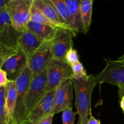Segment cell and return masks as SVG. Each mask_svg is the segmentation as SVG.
I'll return each instance as SVG.
<instances>
[{"mask_svg": "<svg viewBox=\"0 0 124 124\" xmlns=\"http://www.w3.org/2000/svg\"><path fill=\"white\" fill-rule=\"evenodd\" d=\"M73 90L72 79H65L56 89L53 99L54 115L71 106L73 99Z\"/></svg>", "mask_w": 124, "mask_h": 124, "instance_id": "9c48e42d", "label": "cell"}, {"mask_svg": "<svg viewBox=\"0 0 124 124\" xmlns=\"http://www.w3.org/2000/svg\"><path fill=\"white\" fill-rule=\"evenodd\" d=\"M32 4L39 10L56 27H64L52 0H33Z\"/></svg>", "mask_w": 124, "mask_h": 124, "instance_id": "5bb4252c", "label": "cell"}, {"mask_svg": "<svg viewBox=\"0 0 124 124\" xmlns=\"http://www.w3.org/2000/svg\"><path fill=\"white\" fill-rule=\"evenodd\" d=\"M31 79L32 74L27 66L15 80L17 92L16 105L14 115V122L15 124H18L28 119L24 105V99Z\"/></svg>", "mask_w": 124, "mask_h": 124, "instance_id": "3957f363", "label": "cell"}, {"mask_svg": "<svg viewBox=\"0 0 124 124\" xmlns=\"http://www.w3.org/2000/svg\"><path fill=\"white\" fill-rule=\"evenodd\" d=\"M88 117H79L77 124H87L88 121Z\"/></svg>", "mask_w": 124, "mask_h": 124, "instance_id": "f546056e", "label": "cell"}, {"mask_svg": "<svg viewBox=\"0 0 124 124\" xmlns=\"http://www.w3.org/2000/svg\"><path fill=\"white\" fill-rule=\"evenodd\" d=\"M58 12L60 20L65 29L73 33L75 36L78 33L74 27L72 18L69 10L65 2V0H52Z\"/></svg>", "mask_w": 124, "mask_h": 124, "instance_id": "9a60e30c", "label": "cell"}, {"mask_svg": "<svg viewBox=\"0 0 124 124\" xmlns=\"http://www.w3.org/2000/svg\"><path fill=\"white\" fill-rule=\"evenodd\" d=\"M27 66V58L25 54L19 52L6 60L0 69H2L7 73L9 81H15Z\"/></svg>", "mask_w": 124, "mask_h": 124, "instance_id": "4fadbf2b", "label": "cell"}, {"mask_svg": "<svg viewBox=\"0 0 124 124\" xmlns=\"http://www.w3.org/2000/svg\"><path fill=\"white\" fill-rule=\"evenodd\" d=\"M120 106L124 113V96L120 98Z\"/></svg>", "mask_w": 124, "mask_h": 124, "instance_id": "1f68e13d", "label": "cell"}, {"mask_svg": "<svg viewBox=\"0 0 124 124\" xmlns=\"http://www.w3.org/2000/svg\"><path fill=\"white\" fill-rule=\"evenodd\" d=\"M118 87V92H119V96L120 98H122L124 96V85H118L117 86Z\"/></svg>", "mask_w": 124, "mask_h": 124, "instance_id": "f1b7e54d", "label": "cell"}, {"mask_svg": "<svg viewBox=\"0 0 124 124\" xmlns=\"http://www.w3.org/2000/svg\"><path fill=\"white\" fill-rule=\"evenodd\" d=\"M72 69V79H80L87 76V73L83 65L80 61L71 65Z\"/></svg>", "mask_w": 124, "mask_h": 124, "instance_id": "603a6c76", "label": "cell"}, {"mask_svg": "<svg viewBox=\"0 0 124 124\" xmlns=\"http://www.w3.org/2000/svg\"><path fill=\"white\" fill-rule=\"evenodd\" d=\"M76 114L77 113L74 112L71 106L65 108L62 111V124H75Z\"/></svg>", "mask_w": 124, "mask_h": 124, "instance_id": "cb8c5ba5", "label": "cell"}, {"mask_svg": "<svg viewBox=\"0 0 124 124\" xmlns=\"http://www.w3.org/2000/svg\"><path fill=\"white\" fill-rule=\"evenodd\" d=\"M55 90L47 92L42 100L29 114L28 119L33 124H38L45 117L53 113V99Z\"/></svg>", "mask_w": 124, "mask_h": 124, "instance_id": "7c38bea8", "label": "cell"}, {"mask_svg": "<svg viewBox=\"0 0 124 124\" xmlns=\"http://www.w3.org/2000/svg\"><path fill=\"white\" fill-rule=\"evenodd\" d=\"M87 124H101L100 120L96 119L95 117L92 115V113H91L90 114L89 118H88V122H87Z\"/></svg>", "mask_w": 124, "mask_h": 124, "instance_id": "83f0119b", "label": "cell"}, {"mask_svg": "<svg viewBox=\"0 0 124 124\" xmlns=\"http://www.w3.org/2000/svg\"><path fill=\"white\" fill-rule=\"evenodd\" d=\"M18 124H33L31 121H30L27 119L24 120V121H23V122H20V123H19Z\"/></svg>", "mask_w": 124, "mask_h": 124, "instance_id": "d6a6232c", "label": "cell"}, {"mask_svg": "<svg viewBox=\"0 0 124 124\" xmlns=\"http://www.w3.org/2000/svg\"><path fill=\"white\" fill-rule=\"evenodd\" d=\"M47 84V69L36 76H32L24 99V105L27 117L31 110L44 97Z\"/></svg>", "mask_w": 124, "mask_h": 124, "instance_id": "277c9868", "label": "cell"}, {"mask_svg": "<svg viewBox=\"0 0 124 124\" xmlns=\"http://www.w3.org/2000/svg\"><path fill=\"white\" fill-rule=\"evenodd\" d=\"M19 52L16 47H8L0 44V68L6 60Z\"/></svg>", "mask_w": 124, "mask_h": 124, "instance_id": "7402d4cb", "label": "cell"}, {"mask_svg": "<svg viewBox=\"0 0 124 124\" xmlns=\"http://www.w3.org/2000/svg\"><path fill=\"white\" fill-rule=\"evenodd\" d=\"M8 81L7 73L2 69H0V87H6Z\"/></svg>", "mask_w": 124, "mask_h": 124, "instance_id": "484cf974", "label": "cell"}, {"mask_svg": "<svg viewBox=\"0 0 124 124\" xmlns=\"http://www.w3.org/2000/svg\"><path fill=\"white\" fill-rule=\"evenodd\" d=\"M30 21L50 25V26L56 27L33 4L31 5V8H30Z\"/></svg>", "mask_w": 124, "mask_h": 124, "instance_id": "44dd1931", "label": "cell"}, {"mask_svg": "<svg viewBox=\"0 0 124 124\" xmlns=\"http://www.w3.org/2000/svg\"><path fill=\"white\" fill-rule=\"evenodd\" d=\"M52 45V41H45L29 30L21 33L17 41L18 51L25 54L27 58L38 51Z\"/></svg>", "mask_w": 124, "mask_h": 124, "instance_id": "ba28073f", "label": "cell"}, {"mask_svg": "<svg viewBox=\"0 0 124 124\" xmlns=\"http://www.w3.org/2000/svg\"><path fill=\"white\" fill-rule=\"evenodd\" d=\"M20 34L13 27L12 17L6 8L0 10V44L16 47Z\"/></svg>", "mask_w": 124, "mask_h": 124, "instance_id": "30bf717a", "label": "cell"}, {"mask_svg": "<svg viewBox=\"0 0 124 124\" xmlns=\"http://www.w3.org/2000/svg\"><path fill=\"white\" fill-rule=\"evenodd\" d=\"M75 94V107L80 117H88L92 113V93L96 84L95 76L87 75L80 79H72Z\"/></svg>", "mask_w": 124, "mask_h": 124, "instance_id": "6da1fadb", "label": "cell"}, {"mask_svg": "<svg viewBox=\"0 0 124 124\" xmlns=\"http://www.w3.org/2000/svg\"><path fill=\"white\" fill-rule=\"evenodd\" d=\"M47 93L55 90L65 79H72L71 67L65 61L53 59L47 65Z\"/></svg>", "mask_w": 124, "mask_h": 124, "instance_id": "5b68a950", "label": "cell"}, {"mask_svg": "<svg viewBox=\"0 0 124 124\" xmlns=\"http://www.w3.org/2000/svg\"><path fill=\"white\" fill-rule=\"evenodd\" d=\"M65 2L71 14L76 32L85 34L81 12V0H65Z\"/></svg>", "mask_w": 124, "mask_h": 124, "instance_id": "e0dca14e", "label": "cell"}, {"mask_svg": "<svg viewBox=\"0 0 124 124\" xmlns=\"http://www.w3.org/2000/svg\"><path fill=\"white\" fill-rule=\"evenodd\" d=\"M33 0H9L6 9L12 17L13 27L19 32L27 30L30 21V8Z\"/></svg>", "mask_w": 124, "mask_h": 124, "instance_id": "7a4b0ae2", "label": "cell"}, {"mask_svg": "<svg viewBox=\"0 0 124 124\" xmlns=\"http://www.w3.org/2000/svg\"><path fill=\"white\" fill-rule=\"evenodd\" d=\"M52 46L38 51L27 58V67L32 76H36L47 69V65L53 59Z\"/></svg>", "mask_w": 124, "mask_h": 124, "instance_id": "8fae6325", "label": "cell"}, {"mask_svg": "<svg viewBox=\"0 0 124 124\" xmlns=\"http://www.w3.org/2000/svg\"><path fill=\"white\" fill-rule=\"evenodd\" d=\"M56 27L30 21L28 24V30L32 32L39 38L45 41H52L55 35Z\"/></svg>", "mask_w": 124, "mask_h": 124, "instance_id": "2e32d148", "label": "cell"}, {"mask_svg": "<svg viewBox=\"0 0 124 124\" xmlns=\"http://www.w3.org/2000/svg\"><path fill=\"white\" fill-rule=\"evenodd\" d=\"M105 61L106 66L95 76L96 84L108 83L116 86L124 85V65L111 59H105Z\"/></svg>", "mask_w": 124, "mask_h": 124, "instance_id": "52a82bcc", "label": "cell"}, {"mask_svg": "<svg viewBox=\"0 0 124 124\" xmlns=\"http://www.w3.org/2000/svg\"><path fill=\"white\" fill-rule=\"evenodd\" d=\"M75 36L71 31L65 28H56L51 48L53 59L65 61L67 53L73 48V38Z\"/></svg>", "mask_w": 124, "mask_h": 124, "instance_id": "8992f818", "label": "cell"}, {"mask_svg": "<svg viewBox=\"0 0 124 124\" xmlns=\"http://www.w3.org/2000/svg\"><path fill=\"white\" fill-rule=\"evenodd\" d=\"M116 61L119 64L124 65V54L122 56H121V57H119L117 60H116Z\"/></svg>", "mask_w": 124, "mask_h": 124, "instance_id": "4dcf8cb0", "label": "cell"}, {"mask_svg": "<svg viewBox=\"0 0 124 124\" xmlns=\"http://www.w3.org/2000/svg\"><path fill=\"white\" fill-rule=\"evenodd\" d=\"M54 114L52 113L48 116L47 117H45L44 119L42 120L41 122L38 124H52V122H53V116H54Z\"/></svg>", "mask_w": 124, "mask_h": 124, "instance_id": "4316f807", "label": "cell"}, {"mask_svg": "<svg viewBox=\"0 0 124 124\" xmlns=\"http://www.w3.org/2000/svg\"><path fill=\"white\" fill-rule=\"evenodd\" d=\"M93 3V0H81V12L85 34L88 32L92 24Z\"/></svg>", "mask_w": 124, "mask_h": 124, "instance_id": "d6986e66", "label": "cell"}, {"mask_svg": "<svg viewBox=\"0 0 124 124\" xmlns=\"http://www.w3.org/2000/svg\"><path fill=\"white\" fill-rule=\"evenodd\" d=\"M0 124H15L6 107V87H0Z\"/></svg>", "mask_w": 124, "mask_h": 124, "instance_id": "ffe728a7", "label": "cell"}, {"mask_svg": "<svg viewBox=\"0 0 124 124\" xmlns=\"http://www.w3.org/2000/svg\"><path fill=\"white\" fill-rule=\"evenodd\" d=\"M65 61L70 66H71L73 64L79 61L78 54L76 50L73 49L72 48L67 52L66 56H65Z\"/></svg>", "mask_w": 124, "mask_h": 124, "instance_id": "d4e9b609", "label": "cell"}, {"mask_svg": "<svg viewBox=\"0 0 124 124\" xmlns=\"http://www.w3.org/2000/svg\"><path fill=\"white\" fill-rule=\"evenodd\" d=\"M16 99L17 92L15 81H9L7 85L6 86V107L13 121H14L15 110L16 105Z\"/></svg>", "mask_w": 124, "mask_h": 124, "instance_id": "ac0fdd59", "label": "cell"}]
</instances>
